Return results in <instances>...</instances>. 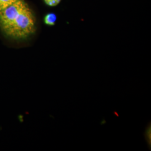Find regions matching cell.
<instances>
[{
  "mask_svg": "<svg viewBox=\"0 0 151 151\" xmlns=\"http://www.w3.org/2000/svg\"><path fill=\"white\" fill-rule=\"evenodd\" d=\"M0 29L6 37L15 40L27 39L35 33V17L24 0L0 11Z\"/></svg>",
  "mask_w": 151,
  "mask_h": 151,
  "instance_id": "6da1fadb",
  "label": "cell"
},
{
  "mask_svg": "<svg viewBox=\"0 0 151 151\" xmlns=\"http://www.w3.org/2000/svg\"><path fill=\"white\" fill-rule=\"evenodd\" d=\"M57 15L54 13H49L44 19V23L48 26H53L57 21Z\"/></svg>",
  "mask_w": 151,
  "mask_h": 151,
  "instance_id": "7a4b0ae2",
  "label": "cell"
},
{
  "mask_svg": "<svg viewBox=\"0 0 151 151\" xmlns=\"http://www.w3.org/2000/svg\"><path fill=\"white\" fill-rule=\"evenodd\" d=\"M19 0H0V11L14 4Z\"/></svg>",
  "mask_w": 151,
  "mask_h": 151,
  "instance_id": "3957f363",
  "label": "cell"
},
{
  "mask_svg": "<svg viewBox=\"0 0 151 151\" xmlns=\"http://www.w3.org/2000/svg\"><path fill=\"white\" fill-rule=\"evenodd\" d=\"M44 1L45 4L49 6L54 7L58 5L60 2L61 0H44Z\"/></svg>",
  "mask_w": 151,
  "mask_h": 151,
  "instance_id": "277c9868",
  "label": "cell"
}]
</instances>
